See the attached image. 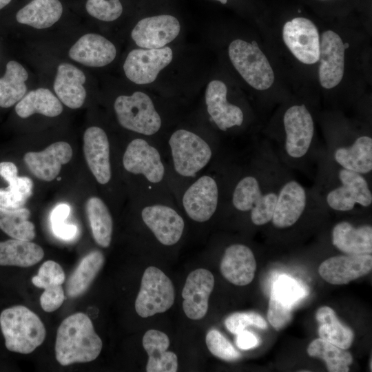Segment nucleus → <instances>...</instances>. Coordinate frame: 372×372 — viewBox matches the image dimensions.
<instances>
[{
	"label": "nucleus",
	"mask_w": 372,
	"mask_h": 372,
	"mask_svg": "<svg viewBox=\"0 0 372 372\" xmlns=\"http://www.w3.org/2000/svg\"><path fill=\"white\" fill-rule=\"evenodd\" d=\"M220 1L223 4H225L227 2V0H216Z\"/></svg>",
	"instance_id": "603ef678"
},
{
	"label": "nucleus",
	"mask_w": 372,
	"mask_h": 372,
	"mask_svg": "<svg viewBox=\"0 0 372 372\" xmlns=\"http://www.w3.org/2000/svg\"><path fill=\"white\" fill-rule=\"evenodd\" d=\"M225 325L229 332L235 335L249 326H255L262 329L267 328V323L263 317L254 311L234 313L225 319Z\"/></svg>",
	"instance_id": "79ce46f5"
},
{
	"label": "nucleus",
	"mask_w": 372,
	"mask_h": 372,
	"mask_svg": "<svg viewBox=\"0 0 372 372\" xmlns=\"http://www.w3.org/2000/svg\"><path fill=\"white\" fill-rule=\"evenodd\" d=\"M332 244L347 255L371 254L372 252V227L363 225L355 227L347 221H341L333 227Z\"/></svg>",
	"instance_id": "393cba45"
},
{
	"label": "nucleus",
	"mask_w": 372,
	"mask_h": 372,
	"mask_svg": "<svg viewBox=\"0 0 372 372\" xmlns=\"http://www.w3.org/2000/svg\"><path fill=\"white\" fill-rule=\"evenodd\" d=\"M105 262L103 253L95 250L86 255L68 278L65 292L70 298L83 295L90 287Z\"/></svg>",
	"instance_id": "c756f323"
},
{
	"label": "nucleus",
	"mask_w": 372,
	"mask_h": 372,
	"mask_svg": "<svg viewBox=\"0 0 372 372\" xmlns=\"http://www.w3.org/2000/svg\"><path fill=\"white\" fill-rule=\"evenodd\" d=\"M333 157L341 168L368 174L372 171V138L362 135L348 145L338 146Z\"/></svg>",
	"instance_id": "cd10ccee"
},
{
	"label": "nucleus",
	"mask_w": 372,
	"mask_h": 372,
	"mask_svg": "<svg viewBox=\"0 0 372 372\" xmlns=\"http://www.w3.org/2000/svg\"><path fill=\"white\" fill-rule=\"evenodd\" d=\"M25 207L8 209L0 207V229L12 238L32 240L35 236L34 225L28 218Z\"/></svg>",
	"instance_id": "e433bc0d"
},
{
	"label": "nucleus",
	"mask_w": 372,
	"mask_h": 372,
	"mask_svg": "<svg viewBox=\"0 0 372 372\" xmlns=\"http://www.w3.org/2000/svg\"><path fill=\"white\" fill-rule=\"evenodd\" d=\"M84 73L69 63H61L54 82V90L60 101L72 109L82 106L86 96Z\"/></svg>",
	"instance_id": "a878e982"
},
{
	"label": "nucleus",
	"mask_w": 372,
	"mask_h": 372,
	"mask_svg": "<svg viewBox=\"0 0 372 372\" xmlns=\"http://www.w3.org/2000/svg\"><path fill=\"white\" fill-rule=\"evenodd\" d=\"M114 45L97 34L82 36L69 50L70 57L87 66L103 67L110 63L115 58Z\"/></svg>",
	"instance_id": "b1692460"
},
{
	"label": "nucleus",
	"mask_w": 372,
	"mask_h": 372,
	"mask_svg": "<svg viewBox=\"0 0 372 372\" xmlns=\"http://www.w3.org/2000/svg\"><path fill=\"white\" fill-rule=\"evenodd\" d=\"M347 48L341 37L332 30L324 31L320 40V85L332 89L342 81L344 71V52Z\"/></svg>",
	"instance_id": "2eb2a0df"
},
{
	"label": "nucleus",
	"mask_w": 372,
	"mask_h": 372,
	"mask_svg": "<svg viewBox=\"0 0 372 372\" xmlns=\"http://www.w3.org/2000/svg\"><path fill=\"white\" fill-rule=\"evenodd\" d=\"M142 343L147 355V372H176L178 358L175 353L167 351L170 342L164 332L149 329L143 337Z\"/></svg>",
	"instance_id": "bb28decb"
},
{
	"label": "nucleus",
	"mask_w": 372,
	"mask_h": 372,
	"mask_svg": "<svg viewBox=\"0 0 372 372\" xmlns=\"http://www.w3.org/2000/svg\"><path fill=\"white\" fill-rule=\"evenodd\" d=\"M136 200L140 205L143 223L158 242L171 247L180 240L185 220L175 200L164 198Z\"/></svg>",
	"instance_id": "0eeeda50"
},
{
	"label": "nucleus",
	"mask_w": 372,
	"mask_h": 372,
	"mask_svg": "<svg viewBox=\"0 0 372 372\" xmlns=\"http://www.w3.org/2000/svg\"><path fill=\"white\" fill-rule=\"evenodd\" d=\"M70 211V206L65 203H61L56 206L52 211L50 220L51 223H57L65 221Z\"/></svg>",
	"instance_id": "09e8293b"
},
{
	"label": "nucleus",
	"mask_w": 372,
	"mask_h": 372,
	"mask_svg": "<svg viewBox=\"0 0 372 372\" xmlns=\"http://www.w3.org/2000/svg\"><path fill=\"white\" fill-rule=\"evenodd\" d=\"M0 327L7 349L22 354L34 351L46 335L39 317L23 305L4 309L0 315Z\"/></svg>",
	"instance_id": "423d86ee"
},
{
	"label": "nucleus",
	"mask_w": 372,
	"mask_h": 372,
	"mask_svg": "<svg viewBox=\"0 0 372 372\" xmlns=\"http://www.w3.org/2000/svg\"><path fill=\"white\" fill-rule=\"evenodd\" d=\"M324 1V0H323Z\"/></svg>",
	"instance_id": "864d4df0"
},
{
	"label": "nucleus",
	"mask_w": 372,
	"mask_h": 372,
	"mask_svg": "<svg viewBox=\"0 0 372 372\" xmlns=\"http://www.w3.org/2000/svg\"><path fill=\"white\" fill-rule=\"evenodd\" d=\"M52 229L56 237L65 240L73 239L77 233L76 226L65 221L52 224Z\"/></svg>",
	"instance_id": "de8ad7c7"
},
{
	"label": "nucleus",
	"mask_w": 372,
	"mask_h": 372,
	"mask_svg": "<svg viewBox=\"0 0 372 372\" xmlns=\"http://www.w3.org/2000/svg\"><path fill=\"white\" fill-rule=\"evenodd\" d=\"M103 342L87 315L78 312L65 318L56 333L55 355L62 366L94 360Z\"/></svg>",
	"instance_id": "20e7f679"
},
{
	"label": "nucleus",
	"mask_w": 372,
	"mask_h": 372,
	"mask_svg": "<svg viewBox=\"0 0 372 372\" xmlns=\"http://www.w3.org/2000/svg\"><path fill=\"white\" fill-rule=\"evenodd\" d=\"M225 180L212 165L183 186L175 194L180 211L192 221L205 223L211 220L223 202Z\"/></svg>",
	"instance_id": "39448f33"
},
{
	"label": "nucleus",
	"mask_w": 372,
	"mask_h": 372,
	"mask_svg": "<svg viewBox=\"0 0 372 372\" xmlns=\"http://www.w3.org/2000/svg\"><path fill=\"white\" fill-rule=\"evenodd\" d=\"M282 39L292 54L301 63L311 65L319 61L320 36L309 19L296 17L286 22Z\"/></svg>",
	"instance_id": "ddd939ff"
},
{
	"label": "nucleus",
	"mask_w": 372,
	"mask_h": 372,
	"mask_svg": "<svg viewBox=\"0 0 372 372\" xmlns=\"http://www.w3.org/2000/svg\"><path fill=\"white\" fill-rule=\"evenodd\" d=\"M292 318V307L271 294L267 310V320L276 330L284 328Z\"/></svg>",
	"instance_id": "c03bdc74"
},
{
	"label": "nucleus",
	"mask_w": 372,
	"mask_h": 372,
	"mask_svg": "<svg viewBox=\"0 0 372 372\" xmlns=\"http://www.w3.org/2000/svg\"><path fill=\"white\" fill-rule=\"evenodd\" d=\"M18 175L17 166L11 162L0 163V176L7 182L16 178Z\"/></svg>",
	"instance_id": "8fccbe9b"
},
{
	"label": "nucleus",
	"mask_w": 372,
	"mask_h": 372,
	"mask_svg": "<svg viewBox=\"0 0 372 372\" xmlns=\"http://www.w3.org/2000/svg\"><path fill=\"white\" fill-rule=\"evenodd\" d=\"M8 187L0 188V207L8 209L23 207L32 194L33 183L26 176H17L9 180Z\"/></svg>",
	"instance_id": "4c0bfd02"
},
{
	"label": "nucleus",
	"mask_w": 372,
	"mask_h": 372,
	"mask_svg": "<svg viewBox=\"0 0 372 372\" xmlns=\"http://www.w3.org/2000/svg\"><path fill=\"white\" fill-rule=\"evenodd\" d=\"M227 88L221 81H210L206 88L205 100L209 120L222 132L234 127H240L244 121L242 109L229 103Z\"/></svg>",
	"instance_id": "6ab92c4d"
},
{
	"label": "nucleus",
	"mask_w": 372,
	"mask_h": 372,
	"mask_svg": "<svg viewBox=\"0 0 372 372\" xmlns=\"http://www.w3.org/2000/svg\"><path fill=\"white\" fill-rule=\"evenodd\" d=\"M230 180H225L223 204H230L238 212L249 214L252 223H269L274 211L278 189H268L256 172H242Z\"/></svg>",
	"instance_id": "7ed1b4c3"
},
{
	"label": "nucleus",
	"mask_w": 372,
	"mask_h": 372,
	"mask_svg": "<svg viewBox=\"0 0 372 372\" xmlns=\"http://www.w3.org/2000/svg\"><path fill=\"white\" fill-rule=\"evenodd\" d=\"M271 294L283 303L293 307L302 300L307 292L300 282L290 276L282 275L274 282Z\"/></svg>",
	"instance_id": "58836bf2"
},
{
	"label": "nucleus",
	"mask_w": 372,
	"mask_h": 372,
	"mask_svg": "<svg viewBox=\"0 0 372 372\" xmlns=\"http://www.w3.org/2000/svg\"><path fill=\"white\" fill-rule=\"evenodd\" d=\"M63 6L59 0H32L16 15L17 21L37 29L52 26L61 17Z\"/></svg>",
	"instance_id": "7c9ffc66"
},
{
	"label": "nucleus",
	"mask_w": 372,
	"mask_h": 372,
	"mask_svg": "<svg viewBox=\"0 0 372 372\" xmlns=\"http://www.w3.org/2000/svg\"><path fill=\"white\" fill-rule=\"evenodd\" d=\"M65 273L61 266L53 260L44 262L40 267L37 275L32 278V282L39 288L62 285L65 281Z\"/></svg>",
	"instance_id": "37998d69"
},
{
	"label": "nucleus",
	"mask_w": 372,
	"mask_h": 372,
	"mask_svg": "<svg viewBox=\"0 0 372 372\" xmlns=\"http://www.w3.org/2000/svg\"><path fill=\"white\" fill-rule=\"evenodd\" d=\"M44 256L43 249L38 245L12 238L0 242V265L28 267L39 262Z\"/></svg>",
	"instance_id": "c85d7f7f"
},
{
	"label": "nucleus",
	"mask_w": 372,
	"mask_h": 372,
	"mask_svg": "<svg viewBox=\"0 0 372 372\" xmlns=\"http://www.w3.org/2000/svg\"><path fill=\"white\" fill-rule=\"evenodd\" d=\"M40 297L41 308L45 312H52L58 309L65 300V293L61 285L49 286L44 288Z\"/></svg>",
	"instance_id": "a18cd8bd"
},
{
	"label": "nucleus",
	"mask_w": 372,
	"mask_h": 372,
	"mask_svg": "<svg viewBox=\"0 0 372 372\" xmlns=\"http://www.w3.org/2000/svg\"><path fill=\"white\" fill-rule=\"evenodd\" d=\"M309 356L320 358L325 362L329 372H347L353 362L351 354L322 338H316L307 349Z\"/></svg>",
	"instance_id": "c9c22d12"
},
{
	"label": "nucleus",
	"mask_w": 372,
	"mask_h": 372,
	"mask_svg": "<svg viewBox=\"0 0 372 372\" xmlns=\"http://www.w3.org/2000/svg\"><path fill=\"white\" fill-rule=\"evenodd\" d=\"M85 8L90 15L104 21H114L123 12L119 0H87Z\"/></svg>",
	"instance_id": "a19ab883"
},
{
	"label": "nucleus",
	"mask_w": 372,
	"mask_h": 372,
	"mask_svg": "<svg viewBox=\"0 0 372 372\" xmlns=\"http://www.w3.org/2000/svg\"><path fill=\"white\" fill-rule=\"evenodd\" d=\"M28 78L27 71L18 62L10 61L6 64V73L0 79L1 107H11L24 96Z\"/></svg>",
	"instance_id": "f704fd0d"
},
{
	"label": "nucleus",
	"mask_w": 372,
	"mask_h": 372,
	"mask_svg": "<svg viewBox=\"0 0 372 372\" xmlns=\"http://www.w3.org/2000/svg\"><path fill=\"white\" fill-rule=\"evenodd\" d=\"M114 110L121 127L157 143L154 137L162 128L163 120L147 94L136 91L130 96H118Z\"/></svg>",
	"instance_id": "6e6552de"
},
{
	"label": "nucleus",
	"mask_w": 372,
	"mask_h": 372,
	"mask_svg": "<svg viewBox=\"0 0 372 372\" xmlns=\"http://www.w3.org/2000/svg\"><path fill=\"white\" fill-rule=\"evenodd\" d=\"M285 132L284 150L289 158L302 159L311 149L314 136L312 116L304 105L289 107L283 116Z\"/></svg>",
	"instance_id": "9b49d317"
},
{
	"label": "nucleus",
	"mask_w": 372,
	"mask_h": 372,
	"mask_svg": "<svg viewBox=\"0 0 372 372\" xmlns=\"http://www.w3.org/2000/svg\"><path fill=\"white\" fill-rule=\"evenodd\" d=\"M229 56L243 79L258 90L269 89L274 82V72L256 41L236 39L229 44Z\"/></svg>",
	"instance_id": "1a4fd4ad"
},
{
	"label": "nucleus",
	"mask_w": 372,
	"mask_h": 372,
	"mask_svg": "<svg viewBox=\"0 0 372 372\" xmlns=\"http://www.w3.org/2000/svg\"><path fill=\"white\" fill-rule=\"evenodd\" d=\"M72 156L71 146L66 142L59 141L41 152L26 153L24 161L37 178L51 181L59 174L62 165L68 163Z\"/></svg>",
	"instance_id": "4be33fe9"
},
{
	"label": "nucleus",
	"mask_w": 372,
	"mask_h": 372,
	"mask_svg": "<svg viewBox=\"0 0 372 372\" xmlns=\"http://www.w3.org/2000/svg\"><path fill=\"white\" fill-rule=\"evenodd\" d=\"M236 344L239 349L248 350L258 347L260 340L254 333L245 329L236 334Z\"/></svg>",
	"instance_id": "49530a36"
},
{
	"label": "nucleus",
	"mask_w": 372,
	"mask_h": 372,
	"mask_svg": "<svg viewBox=\"0 0 372 372\" xmlns=\"http://www.w3.org/2000/svg\"><path fill=\"white\" fill-rule=\"evenodd\" d=\"M316 318L318 322L320 338L346 350L351 346L353 331L339 320L333 309L327 306L319 308Z\"/></svg>",
	"instance_id": "2f4dec72"
},
{
	"label": "nucleus",
	"mask_w": 372,
	"mask_h": 372,
	"mask_svg": "<svg viewBox=\"0 0 372 372\" xmlns=\"http://www.w3.org/2000/svg\"><path fill=\"white\" fill-rule=\"evenodd\" d=\"M15 111L21 118H27L34 113L54 117L62 112L63 107L51 91L38 88L23 96L17 104Z\"/></svg>",
	"instance_id": "72a5a7b5"
},
{
	"label": "nucleus",
	"mask_w": 372,
	"mask_h": 372,
	"mask_svg": "<svg viewBox=\"0 0 372 372\" xmlns=\"http://www.w3.org/2000/svg\"><path fill=\"white\" fill-rule=\"evenodd\" d=\"M121 163L136 183V200L164 198L175 200L163 147L137 136L125 146Z\"/></svg>",
	"instance_id": "f257e3e1"
},
{
	"label": "nucleus",
	"mask_w": 372,
	"mask_h": 372,
	"mask_svg": "<svg viewBox=\"0 0 372 372\" xmlns=\"http://www.w3.org/2000/svg\"><path fill=\"white\" fill-rule=\"evenodd\" d=\"M309 203L305 188L297 180H290L278 189V197L271 218L277 229H287L295 225L303 214Z\"/></svg>",
	"instance_id": "a211bd4d"
},
{
	"label": "nucleus",
	"mask_w": 372,
	"mask_h": 372,
	"mask_svg": "<svg viewBox=\"0 0 372 372\" xmlns=\"http://www.w3.org/2000/svg\"><path fill=\"white\" fill-rule=\"evenodd\" d=\"M205 342L209 351L218 358L235 361L241 357V354L229 340L216 329H211L207 332Z\"/></svg>",
	"instance_id": "ea45409f"
},
{
	"label": "nucleus",
	"mask_w": 372,
	"mask_h": 372,
	"mask_svg": "<svg viewBox=\"0 0 372 372\" xmlns=\"http://www.w3.org/2000/svg\"><path fill=\"white\" fill-rule=\"evenodd\" d=\"M83 152L87 165L98 183L109 184L113 176L110 145L108 136L102 128L92 126L85 131Z\"/></svg>",
	"instance_id": "f3484780"
},
{
	"label": "nucleus",
	"mask_w": 372,
	"mask_h": 372,
	"mask_svg": "<svg viewBox=\"0 0 372 372\" xmlns=\"http://www.w3.org/2000/svg\"><path fill=\"white\" fill-rule=\"evenodd\" d=\"M214 287V276L207 269H197L188 275L182 291L183 309L187 318L200 320L205 317Z\"/></svg>",
	"instance_id": "aec40b11"
},
{
	"label": "nucleus",
	"mask_w": 372,
	"mask_h": 372,
	"mask_svg": "<svg viewBox=\"0 0 372 372\" xmlns=\"http://www.w3.org/2000/svg\"><path fill=\"white\" fill-rule=\"evenodd\" d=\"M11 0H0V10L8 5Z\"/></svg>",
	"instance_id": "3c124183"
},
{
	"label": "nucleus",
	"mask_w": 372,
	"mask_h": 372,
	"mask_svg": "<svg viewBox=\"0 0 372 372\" xmlns=\"http://www.w3.org/2000/svg\"><path fill=\"white\" fill-rule=\"evenodd\" d=\"M86 211L95 242L101 247L110 245L113 233V219L106 203L99 197H90Z\"/></svg>",
	"instance_id": "473e14b6"
},
{
	"label": "nucleus",
	"mask_w": 372,
	"mask_h": 372,
	"mask_svg": "<svg viewBox=\"0 0 372 372\" xmlns=\"http://www.w3.org/2000/svg\"><path fill=\"white\" fill-rule=\"evenodd\" d=\"M175 300L172 280L157 267H147L143 275L135 300V310L142 318H148L169 309Z\"/></svg>",
	"instance_id": "9d476101"
},
{
	"label": "nucleus",
	"mask_w": 372,
	"mask_h": 372,
	"mask_svg": "<svg viewBox=\"0 0 372 372\" xmlns=\"http://www.w3.org/2000/svg\"><path fill=\"white\" fill-rule=\"evenodd\" d=\"M173 59L169 47L155 49H134L127 55L123 70L128 79L136 84L145 85L154 82L161 70Z\"/></svg>",
	"instance_id": "4468645a"
},
{
	"label": "nucleus",
	"mask_w": 372,
	"mask_h": 372,
	"mask_svg": "<svg viewBox=\"0 0 372 372\" xmlns=\"http://www.w3.org/2000/svg\"><path fill=\"white\" fill-rule=\"evenodd\" d=\"M180 30V23L176 17L161 14L140 20L132 30L131 37L142 48H161L175 39Z\"/></svg>",
	"instance_id": "dca6fc26"
},
{
	"label": "nucleus",
	"mask_w": 372,
	"mask_h": 372,
	"mask_svg": "<svg viewBox=\"0 0 372 372\" xmlns=\"http://www.w3.org/2000/svg\"><path fill=\"white\" fill-rule=\"evenodd\" d=\"M163 149L175 197L183 186L212 165L218 148L197 132L180 128L169 135Z\"/></svg>",
	"instance_id": "f03ea898"
},
{
	"label": "nucleus",
	"mask_w": 372,
	"mask_h": 372,
	"mask_svg": "<svg viewBox=\"0 0 372 372\" xmlns=\"http://www.w3.org/2000/svg\"><path fill=\"white\" fill-rule=\"evenodd\" d=\"M372 269L371 254L331 257L319 266L318 273L332 285H345L369 273Z\"/></svg>",
	"instance_id": "412c9836"
},
{
	"label": "nucleus",
	"mask_w": 372,
	"mask_h": 372,
	"mask_svg": "<svg viewBox=\"0 0 372 372\" xmlns=\"http://www.w3.org/2000/svg\"><path fill=\"white\" fill-rule=\"evenodd\" d=\"M338 176L340 184L330 189L325 197L331 209L346 212L358 205L371 207L372 193L363 174L340 167Z\"/></svg>",
	"instance_id": "f8f14e48"
},
{
	"label": "nucleus",
	"mask_w": 372,
	"mask_h": 372,
	"mask_svg": "<svg viewBox=\"0 0 372 372\" xmlns=\"http://www.w3.org/2000/svg\"><path fill=\"white\" fill-rule=\"evenodd\" d=\"M256 269L255 256L249 247L234 243L225 249L220 270L229 282L237 286L247 285L254 280Z\"/></svg>",
	"instance_id": "5701e85b"
}]
</instances>
